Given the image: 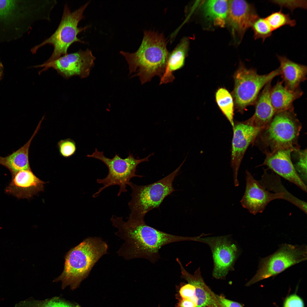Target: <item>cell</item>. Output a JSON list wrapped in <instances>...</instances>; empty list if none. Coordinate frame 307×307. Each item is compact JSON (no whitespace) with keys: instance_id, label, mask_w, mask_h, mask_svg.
Returning a JSON list of instances; mask_svg holds the SVG:
<instances>
[{"instance_id":"5","label":"cell","mask_w":307,"mask_h":307,"mask_svg":"<svg viewBox=\"0 0 307 307\" xmlns=\"http://www.w3.org/2000/svg\"><path fill=\"white\" fill-rule=\"evenodd\" d=\"M185 160L172 172L152 183L139 185L131 182L129 186L132 190L131 198L128 203L130 213L127 221H144L145 217L148 212L159 208L164 199L175 190L173 182Z\"/></svg>"},{"instance_id":"36","label":"cell","mask_w":307,"mask_h":307,"mask_svg":"<svg viewBox=\"0 0 307 307\" xmlns=\"http://www.w3.org/2000/svg\"><path fill=\"white\" fill-rule=\"evenodd\" d=\"M3 66L0 62V81L2 80L3 75Z\"/></svg>"},{"instance_id":"23","label":"cell","mask_w":307,"mask_h":307,"mask_svg":"<svg viewBox=\"0 0 307 307\" xmlns=\"http://www.w3.org/2000/svg\"><path fill=\"white\" fill-rule=\"evenodd\" d=\"M264 171L261 179L258 181L259 182L269 191H272L275 193H284L285 195V200L291 203L306 214V203L296 197L287 191L283 186L278 175L274 173H268L267 169Z\"/></svg>"},{"instance_id":"22","label":"cell","mask_w":307,"mask_h":307,"mask_svg":"<svg viewBox=\"0 0 307 307\" xmlns=\"http://www.w3.org/2000/svg\"><path fill=\"white\" fill-rule=\"evenodd\" d=\"M282 81H278L270 91L271 101L276 113L294 108L293 102L303 94L300 88L291 90L285 87Z\"/></svg>"},{"instance_id":"13","label":"cell","mask_w":307,"mask_h":307,"mask_svg":"<svg viewBox=\"0 0 307 307\" xmlns=\"http://www.w3.org/2000/svg\"><path fill=\"white\" fill-rule=\"evenodd\" d=\"M246 186L240 202L243 207L251 213H262L268 204L277 199L285 200L283 193H272L266 190L246 170Z\"/></svg>"},{"instance_id":"15","label":"cell","mask_w":307,"mask_h":307,"mask_svg":"<svg viewBox=\"0 0 307 307\" xmlns=\"http://www.w3.org/2000/svg\"><path fill=\"white\" fill-rule=\"evenodd\" d=\"M259 16L254 6L246 1H228L227 20L234 32L241 37Z\"/></svg>"},{"instance_id":"24","label":"cell","mask_w":307,"mask_h":307,"mask_svg":"<svg viewBox=\"0 0 307 307\" xmlns=\"http://www.w3.org/2000/svg\"><path fill=\"white\" fill-rule=\"evenodd\" d=\"M205 16L215 25L223 26L227 20L228 9L227 0H208L202 6Z\"/></svg>"},{"instance_id":"14","label":"cell","mask_w":307,"mask_h":307,"mask_svg":"<svg viewBox=\"0 0 307 307\" xmlns=\"http://www.w3.org/2000/svg\"><path fill=\"white\" fill-rule=\"evenodd\" d=\"M295 150L282 149L265 154L263 163L260 166H266L277 175L296 185L306 192V185L296 171L291 158L292 152Z\"/></svg>"},{"instance_id":"19","label":"cell","mask_w":307,"mask_h":307,"mask_svg":"<svg viewBox=\"0 0 307 307\" xmlns=\"http://www.w3.org/2000/svg\"><path fill=\"white\" fill-rule=\"evenodd\" d=\"M272 81L264 87L254 105L255 112L252 116L253 123L255 127L262 129L269 123L276 113L270 98Z\"/></svg>"},{"instance_id":"25","label":"cell","mask_w":307,"mask_h":307,"mask_svg":"<svg viewBox=\"0 0 307 307\" xmlns=\"http://www.w3.org/2000/svg\"><path fill=\"white\" fill-rule=\"evenodd\" d=\"M216 102L220 109L227 118L233 128L234 104L231 95L226 89L220 88L215 94Z\"/></svg>"},{"instance_id":"8","label":"cell","mask_w":307,"mask_h":307,"mask_svg":"<svg viewBox=\"0 0 307 307\" xmlns=\"http://www.w3.org/2000/svg\"><path fill=\"white\" fill-rule=\"evenodd\" d=\"M280 74L279 67L268 73L260 74L256 69L247 68L240 64L234 77L233 96L238 111L243 113L247 107L254 105L261 90Z\"/></svg>"},{"instance_id":"21","label":"cell","mask_w":307,"mask_h":307,"mask_svg":"<svg viewBox=\"0 0 307 307\" xmlns=\"http://www.w3.org/2000/svg\"><path fill=\"white\" fill-rule=\"evenodd\" d=\"M189 40L182 38L180 43L169 53L164 72L160 78V85L172 82L175 78L173 73L184 65L189 47Z\"/></svg>"},{"instance_id":"10","label":"cell","mask_w":307,"mask_h":307,"mask_svg":"<svg viewBox=\"0 0 307 307\" xmlns=\"http://www.w3.org/2000/svg\"><path fill=\"white\" fill-rule=\"evenodd\" d=\"M193 241L208 244L211 251L213 262L212 275L216 279L225 278L230 271L234 269L239 255L236 245L227 236L194 237Z\"/></svg>"},{"instance_id":"9","label":"cell","mask_w":307,"mask_h":307,"mask_svg":"<svg viewBox=\"0 0 307 307\" xmlns=\"http://www.w3.org/2000/svg\"><path fill=\"white\" fill-rule=\"evenodd\" d=\"M307 246L285 244L273 254L262 258L257 272L246 285L249 286L276 275L290 267L307 260Z\"/></svg>"},{"instance_id":"3","label":"cell","mask_w":307,"mask_h":307,"mask_svg":"<svg viewBox=\"0 0 307 307\" xmlns=\"http://www.w3.org/2000/svg\"><path fill=\"white\" fill-rule=\"evenodd\" d=\"M108 248L107 244L100 237L85 239L67 253L63 271L53 281H61L63 289L68 286L76 289L99 259L107 254Z\"/></svg>"},{"instance_id":"2","label":"cell","mask_w":307,"mask_h":307,"mask_svg":"<svg viewBox=\"0 0 307 307\" xmlns=\"http://www.w3.org/2000/svg\"><path fill=\"white\" fill-rule=\"evenodd\" d=\"M163 35L150 31L144 32L141 43L132 53L121 51L120 53L128 65V76H138L141 84L150 82L154 76L160 78L165 70L169 54Z\"/></svg>"},{"instance_id":"11","label":"cell","mask_w":307,"mask_h":307,"mask_svg":"<svg viewBox=\"0 0 307 307\" xmlns=\"http://www.w3.org/2000/svg\"><path fill=\"white\" fill-rule=\"evenodd\" d=\"M95 59L92 51L87 49L67 54L53 61L44 63L34 67L42 68L39 73L52 68L66 79L74 76L83 78L89 76Z\"/></svg>"},{"instance_id":"34","label":"cell","mask_w":307,"mask_h":307,"mask_svg":"<svg viewBox=\"0 0 307 307\" xmlns=\"http://www.w3.org/2000/svg\"><path fill=\"white\" fill-rule=\"evenodd\" d=\"M178 302L176 307H196L198 299L196 297L192 299L183 298L177 297Z\"/></svg>"},{"instance_id":"4","label":"cell","mask_w":307,"mask_h":307,"mask_svg":"<svg viewBox=\"0 0 307 307\" xmlns=\"http://www.w3.org/2000/svg\"><path fill=\"white\" fill-rule=\"evenodd\" d=\"M302 126L294 108L275 113L258 133L253 144L265 154L278 150L300 148L298 140Z\"/></svg>"},{"instance_id":"1","label":"cell","mask_w":307,"mask_h":307,"mask_svg":"<svg viewBox=\"0 0 307 307\" xmlns=\"http://www.w3.org/2000/svg\"><path fill=\"white\" fill-rule=\"evenodd\" d=\"M110 220L117 229L115 234L124 242L117 252L126 260L144 258L154 264L160 259L161 248L174 242L190 241L191 237L176 235L149 226L145 221L131 222L113 215Z\"/></svg>"},{"instance_id":"35","label":"cell","mask_w":307,"mask_h":307,"mask_svg":"<svg viewBox=\"0 0 307 307\" xmlns=\"http://www.w3.org/2000/svg\"><path fill=\"white\" fill-rule=\"evenodd\" d=\"M217 297L221 307H243L239 303L227 299L223 295L217 294Z\"/></svg>"},{"instance_id":"6","label":"cell","mask_w":307,"mask_h":307,"mask_svg":"<svg viewBox=\"0 0 307 307\" xmlns=\"http://www.w3.org/2000/svg\"><path fill=\"white\" fill-rule=\"evenodd\" d=\"M90 2V1L87 2L73 11H71L67 4H65L61 20L56 30L50 37L33 47L31 50L32 53H36L40 48L47 44L52 45L53 47V52L48 59L44 62L48 63L67 54L69 48L73 43H84L83 41L78 38L77 36L89 26L79 28L78 25L80 22L84 18V12Z\"/></svg>"},{"instance_id":"18","label":"cell","mask_w":307,"mask_h":307,"mask_svg":"<svg viewBox=\"0 0 307 307\" xmlns=\"http://www.w3.org/2000/svg\"><path fill=\"white\" fill-rule=\"evenodd\" d=\"M277 57L284 86L292 90L300 88V84L307 79V66L295 62L285 56L277 55Z\"/></svg>"},{"instance_id":"7","label":"cell","mask_w":307,"mask_h":307,"mask_svg":"<svg viewBox=\"0 0 307 307\" xmlns=\"http://www.w3.org/2000/svg\"><path fill=\"white\" fill-rule=\"evenodd\" d=\"M153 155L152 153L146 157L137 159L129 153L127 157L123 159L116 154L112 158H110L105 156L103 152H99L96 148L92 154L88 155L87 156L101 161L107 167L108 173L105 178L97 180V182L102 184L103 186L93 195V197H98L106 188L113 185H118L119 187L118 196L122 193L126 192L127 186L130 185L131 179L135 177H142L136 174L137 166L142 162L148 161L149 157Z\"/></svg>"},{"instance_id":"12","label":"cell","mask_w":307,"mask_h":307,"mask_svg":"<svg viewBox=\"0 0 307 307\" xmlns=\"http://www.w3.org/2000/svg\"><path fill=\"white\" fill-rule=\"evenodd\" d=\"M233 129L231 166L233 170L234 185L237 186L239 184L238 172L245 153L262 129L254 126L252 116L244 121H235Z\"/></svg>"},{"instance_id":"20","label":"cell","mask_w":307,"mask_h":307,"mask_svg":"<svg viewBox=\"0 0 307 307\" xmlns=\"http://www.w3.org/2000/svg\"><path fill=\"white\" fill-rule=\"evenodd\" d=\"M43 120L42 119L40 121L31 137L23 146L6 156H0V165L7 168L12 175L22 170L31 169L29 160V148L33 138L40 128Z\"/></svg>"},{"instance_id":"26","label":"cell","mask_w":307,"mask_h":307,"mask_svg":"<svg viewBox=\"0 0 307 307\" xmlns=\"http://www.w3.org/2000/svg\"><path fill=\"white\" fill-rule=\"evenodd\" d=\"M272 31L286 25L293 27L296 25V20L292 19L289 14L280 11L273 12L265 18Z\"/></svg>"},{"instance_id":"28","label":"cell","mask_w":307,"mask_h":307,"mask_svg":"<svg viewBox=\"0 0 307 307\" xmlns=\"http://www.w3.org/2000/svg\"><path fill=\"white\" fill-rule=\"evenodd\" d=\"M295 159L293 164L295 169L300 179L306 185L307 182V150L306 149H296L291 153Z\"/></svg>"},{"instance_id":"30","label":"cell","mask_w":307,"mask_h":307,"mask_svg":"<svg viewBox=\"0 0 307 307\" xmlns=\"http://www.w3.org/2000/svg\"><path fill=\"white\" fill-rule=\"evenodd\" d=\"M57 147L60 155L65 158L72 156L76 150L75 142L70 138L60 140L57 143Z\"/></svg>"},{"instance_id":"32","label":"cell","mask_w":307,"mask_h":307,"mask_svg":"<svg viewBox=\"0 0 307 307\" xmlns=\"http://www.w3.org/2000/svg\"><path fill=\"white\" fill-rule=\"evenodd\" d=\"M179 293L180 297L181 298L192 299L196 297L195 287L188 283L183 285L180 288Z\"/></svg>"},{"instance_id":"29","label":"cell","mask_w":307,"mask_h":307,"mask_svg":"<svg viewBox=\"0 0 307 307\" xmlns=\"http://www.w3.org/2000/svg\"><path fill=\"white\" fill-rule=\"evenodd\" d=\"M251 28L255 40L261 39L264 42L272 35V31L265 18L259 16L254 22Z\"/></svg>"},{"instance_id":"33","label":"cell","mask_w":307,"mask_h":307,"mask_svg":"<svg viewBox=\"0 0 307 307\" xmlns=\"http://www.w3.org/2000/svg\"><path fill=\"white\" fill-rule=\"evenodd\" d=\"M283 307H304L302 299L295 294L289 296L285 300Z\"/></svg>"},{"instance_id":"17","label":"cell","mask_w":307,"mask_h":307,"mask_svg":"<svg viewBox=\"0 0 307 307\" xmlns=\"http://www.w3.org/2000/svg\"><path fill=\"white\" fill-rule=\"evenodd\" d=\"M176 261L180 266L181 277L195 287L196 296L198 299L196 307H221L217 299V294L210 289L204 281L201 275L200 268L196 269L192 275L185 269L178 258H177Z\"/></svg>"},{"instance_id":"27","label":"cell","mask_w":307,"mask_h":307,"mask_svg":"<svg viewBox=\"0 0 307 307\" xmlns=\"http://www.w3.org/2000/svg\"><path fill=\"white\" fill-rule=\"evenodd\" d=\"M22 307H80L61 298L54 297L43 300H33L24 302Z\"/></svg>"},{"instance_id":"16","label":"cell","mask_w":307,"mask_h":307,"mask_svg":"<svg viewBox=\"0 0 307 307\" xmlns=\"http://www.w3.org/2000/svg\"><path fill=\"white\" fill-rule=\"evenodd\" d=\"M12 176L5 191L18 199H29L43 190L45 183L37 177L31 169L20 171Z\"/></svg>"},{"instance_id":"31","label":"cell","mask_w":307,"mask_h":307,"mask_svg":"<svg viewBox=\"0 0 307 307\" xmlns=\"http://www.w3.org/2000/svg\"><path fill=\"white\" fill-rule=\"evenodd\" d=\"M16 1L0 0V19L8 16L14 12L17 7Z\"/></svg>"}]
</instances>
